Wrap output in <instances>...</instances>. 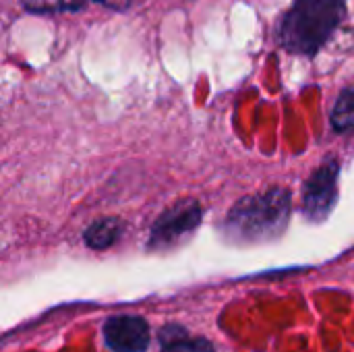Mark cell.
<instances>
[{"label": "cell", "mask_w": 354, "mask_h": 352, "mask_svg": "<svg viewBox=\"0 0 354 352\" xmlns=\"http://www.w3.org/2000/svg\"><path fill=\"white\" fill-rule=\"evenodd\" d=\"M21 8L29 15H62L79 12L91 4L104 6L114 12H127L133 0H19Z\"/></svg>", "instance_id": "obj_6"}, {"label": "cell", "mask_w": 354, "mask_h": 352, "mask_svg": "<svg viewBox=\"0 0 354 352\" xmlns=\"http://www.w3.org/2000/svg\"><path fill=\"white\" fill-rule=\"evenodd\" d=\"M162 352H216L212 342L205 338H187L180 328H164L162 332Z\"/></svg>", "instance_id": "obj_7"}, {"label": "cell", "mask_w": 354, "mask_h": 352, "mask_svg": "<svg viewBox=\"0 0 354 352\" xmlns=\"http://www.w3.org/2000/svg\"><path fill=\"white\" fill-rule=\"evenodd\" d=\"M104 338L114 352H145L149 346V326L137 315H114L104 324Z\"/></svg>", "instance_id": "obj_5"}, {"label": "cell", "mask_w": 354, "mask_h": 352, "mask_svg": "<svg viewBox=\"0 0 354 352\" xmlns=\"http://www.w3.org/2000/svg\"><path fill=\"white\" fill-rule=\"evenodd\" d=\"M201 222V205L195 199H185L174 203L170 210H166L158 222L151 228V237L147 247L153 251L168 249L183 241V237L191 234Z\"/></svg>", "instance_id": "obj_3"}, {"label": "cell", "mask_w": 354, "mask_h": 352, "mask_svg": "<svg viewBox=\"0 0 354 352\" xmlns=\"http://www.w3.org/2000/svg\"><path fill=\"white\" fill-rule=\"evenodd\" d=\"M290 216V193L270 189L241 199L224 222V232L236 243L270 241L286 228Z\"/></svg>", "instance_id": "obj_2"}, {"label": "cell", "mask_w": 354, "mask_h": 352, "mask_svg": "<svg viewBox=\"0 0 354 352\" xmlns=\"http://www.w3.org/2000/svg\"><path fill=\"white\" fill-rule=\"evenodd\" d=\"M338 193V162H324L307 180L303 191V212L311 220H324L334 207Z\"/></svg>", "instance_id": "obj_4"}, {"label": "cell", "mask_w": 354, "mask_h": 352, "mask_svg": "<svg viewBox=\"0 0 354 352\" xmlns=\"http://www.w3.org/2000/svg\"><path fill=\"white\" fill-rule=\"evenodd\" d=\"M120 234V224L114 218L97 220L85 230V243L91 249H108Z\"/></svg>", "instance_id": "obj_9"}, {"label": "cell", "mask_w": 354, "mask_h": 352, "mask_svg": "<svg viewBox=\"0 0 354 352\" xmlns=\"http://www.w3.org/2000/svg\"><path fill=\"white\" fill-rule=\"evenodd\" d=\"M348 0H292L278 17L274 39L288 54L315 58L346 21Z\"/></svg>", "instance_id": "obj_1"}, {"label": "cell", "mask_w": 354, "mask_h": 352, "mask_svg": "<svg viewBox=\"0 0 354 352\" xmlns=\"http://www.w3.org/2000/svg\"><path fill=\"white\" fill-rule=\"evenodd\" d=\"M332 127L338 133L354 131V85H348L340 91L332 108Z\"/></svg>", "instance_id": "obj_8"}]
</instances>
